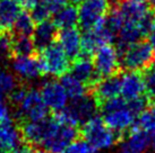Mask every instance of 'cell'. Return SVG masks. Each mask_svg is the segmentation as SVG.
I'll list each match as a JSON object with an SVG mask.
<instances>
[{"mask_svg":"<svg viewBox=\"0 0 155 153\" xmlns=\"http://www.w3.org/2000/svg\"><path fill=\"white\" fill-rule=\"evenodd\" d=\"M96 109L97 105L93 96L86 94L73 99L69 105H66L60 111H56L54 116L60 123L79 126L96 115Z\"/></svg>","mask_w":155,"mask_h":153,"instance_id":"1","label":"cell"},{"mask_svg":"<svg viewBox=\"0 0 155 153\" xmlns=\"http://www.w3.org/2000/svg\"><path fill=\"white\" fill-rule=\"evenodd\" d=\"M81 137L87 141L96 150L109 149L113 144L119 143V136L107 126L100 115H94L81 125Z\"/></svg>","mask_w":155,"mask_h":153,"instance_id":"2","label":"cell"},{"mask_svg":"<svg viewBox=\"0 0 155 153\" xmlns=\"http://www.w3.org/2000/svg\"><path fill=\"white\" fill-rule=\"evenodd\" d=\"M155 62V52L148 41L140 39L128 46L120 55L121 70L143 71Z\"/></svg>","mask_w":155,"mask_h":153,"instance_id":"3","label":"cell"},{"mask_svg":"<svg viewBox=\"0 0 155 153\" xmlns=\"http://www.w3.org/2000/svg\"><path fill=\"white\" fill-rule=\"evenodd\" d=\"M38 59L42 76L48 74L60 78L62 74L68 72L70 67V60L60 45L56 42L41 50Z\"/></svg>","mask_w":155,"mask_h":153,"instance_id":"4","label":"cell"},{"mask_svg":"<svg viewBox=\"0 0 155 153\" xmlns=\"http://www.w3.org/2000/svg\"><path fill=\"white\" fill-rule=\"evenodd\" d=\"M59 124L60 122L56 118V116H47L39 120H23L17 125L21 130L23 140L26 143L31 144L32 146H42V144L57 130Z\"/></svg>","mask_w":155,"mask_h":153,"instance_id":"5","label":"cell"},{"mask_svg":"<svg viewBox=\"0 0 155 153\" xmlns=\"http://www.w3.org/2000/svg\"><path fill=\"white\" fill-rule=\"evenodd\" d=\"M117 0H84L79 4L78 25L81 30H91L99 25Z\"/></svg>","mask_w":155,"mask_h":153,"instance_id":"6","label":"cell"},{"mask_svg":"<svg viewBox=\"0 0 155 153\" xmlns=\"http://www.w3.org/2000/svg\"><path fill=\"white\" fill-rule=\"evenodd\" d=\"M16 108V122L23 120H39L48 116L49 108L44 104L39 90L28 88L25 97Z\"/></svg>","mask_w":155,"mask_h":153,"instance_id":"7","label":"cell"},{"mask_svg":"<svg viewBox=\"0 0 155 153\" xmlns=\"http://www.w3.org/2000/svg\"><path fill=\"white\" fill-rule=\"evenodd\" d=\"M95 72L100 78L112 76L121 71L120 56L114 45L104 44L92 55Z\"/></svg>","mask_w":155,"mask_h":153,"instance_id":"8","label":"cell"},{"mask_svg":"<svg viewBox=\"0 0 155 153\" xmlns=\"http://www.w3.org/2000/svg\"><path fill=\"white\" fill-rule=\"evenodd\" d=\"M78 137H81V131L78 126L60 123L42 146L53 153H62L64 150Z\"/></svg>","mask_w":155,"mask_h":153,"instance_id":"9","label":"cell"},{"mask_svg":"<svg viewBox=\"0 0 155 153\" xmlns=\"http://www.w3.org/2000/svg\"><path fill=\"white\" fill-rule=\"evenodd\" d=\"M102 118H103L104 123L107 124V126L111 128L112 131L119 136V140H120L119 142H121L125 139V136L129 133L130 128L137 117L131 113V111L126 105L122 108L103 114Z\"/></svg>","mask_w":155,"mask_h":153,"instance_id":"10","label":"cell"},{"mask_svg":"<svg viewBox=\"0 0 155 153\" xmlns=\"http://www.w3.org/2000/svg\"><path fill=\"white\" fill-rule=\"evenodd\" d=\"M121 72H122V70L120 72L114 73L112 76L101 78L90 90V94L94 98L97 108L102 102L114 97H118V95L120 94Z\"/></svg>","mask_w":155,"mask_h":153,"instance_id":"11","label":"cell"},{"mask_svg":"<svg viewBox=\"0 0 155 153\" xmlns=\"http://www.w3.org/2000/svg\"><path fill=\"white\" fill-rule=\"evenodd\" d=\"M69 73H71L75 78H77L79 81H82L84 85L90 90L93 88V86L101 79L97 73L95 72L94 64L92 61V58L85 55L78 56L77 59L71 61V64L69 67Z\"/></svg>","mask_w":155,"mask_h":153,"instance_id":"12","label":"cell"},{"mask_svg":"<svg viewBox=\"0 0 155 153\" xmlns=\"http://www.w3.org/2000/svg\"><path fill=\"white\" fill-rule=\"evenodd\" d=\"M40 94L48 108L53 111H60L67 105L68 95L59 81L49 80L44 82L40 89Z\"/></svg>","mask_w":155,"mask_h":153,"instance_id":"13","label":"cell"},{"mask_svg":"<svg viewBox=\"0 0 155 153\" xmlns=\"http://www.w3.org/2000/svg\"><path fill=\"white\" fill-rule=\"evenodd\" d=\"M152 133L131 126L129 133L119 142L120 153H144L151 146Z\"/></svg>","mask_w":155,"mask_h":153,"instance_id":"14","label":"cell"},{"mask_svg":"<svg viewBox=\"0 0 155 153\" xmlns=\"http://www.w3.org/2000/svg\"><path fill=\"white\" fill-rule=\"evenodd\" d=\"M120 94H122V98L126 100H131L145 95L142 71L122 70Z\"/></svg>","mask_w":155,"mask_h":153,"instance_id":"15","label":"cell"},{"mask_svg":"<svg viewBox=\"0 0 155 153\" xmlns=\"http://www.w3.org/2000/svg\"><path fill=\"white\" fill-rule=\"evenodd\" d=\"M12 68L15 76L24 81L35 80L40 76H42L39 59L35 55L13 56Z\"/></svg>","mask_w":155,"mask_h":153,"instance_id":"16","label":"cell"},{"mask_svg":"<svg viewBox=\"0 0 155 153\" xmlns=\"http://www.w3.org/2000/svg\"><path fill=\"white\" fill-rule=\"evenodd\" d=\"M81 32L77 27L61 28L57 33L56 39L61 48L65 51L68 59L74 61L81 55Z\"/></svg>","mask_w":155,"mask_h":153,"instance_id":"17","label":"cell"},{"mask_svg":"<svg viewBox=\"0 0 155 153\" xmlns=\"http://www.w3.org/2000/svg\"><path fill=\"white\" fill-rule=\"evenodd\" d=\"M22 142L24 140L18 125H15L12 120L0 123V150L2 152L9 153Z\"/></svg>","mask_w":155,"mask_h":153,"instance_id":"18","label":"cell"},{"mask_svg":"<svg viewBox=\"0 0 155 153\" xmlns=\"http://www.w3.org/2000/svg\"><path fill=\"white\" fill-rule=\"evenodd\" d=\"M57 27L53 21L45 19L43 21L38 23V26L34 27V30L32 33V39L34 43V46L36 51H41L51 43L54 42L58 33Z\"/></svg>","mask_w":155,"mask_h":153,"instance_id":"19","label":"cell"},{"mask_svg":"<svg viewBox=\"0 0 155 153\" xmlns=\"http://www.w3.org/2000/svg\"><path fill=\"white\" fill-rule=\"evenodd\" d=\"M116 6L121 13L125 23H136L146 15L150 10L145 1H135V0H117Z\"/></svg>","mask_w":155,"mask_h":153,"instance_id":"20","label":"cell"},{"mask_svg":"<svg viewBox=\"0 0 155 153\" xmlns=\"http://www.w3.org/2000/svg\"><path fill=\"white\" fill-rule=\"evenodd\" d=\"M145 35L143 33V30H140V27L136 23H125L122 27L120 28L119 33L116 37V48L119 56L121 55V53L125 51L128 46H130L131 44L138 42L143 39Z\"/></svg>","mask_w":155,"mask_h":153,"instance_id":"21","label":"cell"},{"mask_svg":"<svg viewBox=\"0 0 155 153\" xmlns=\"http://www.w3.org/2000/svg\"><path fill=\"white\" fill-rule=\"evenodd\" d=\"M52 15L53 24L60 30L74 27L78 24V10L75 5H64L59 9H57Z\"/></svg>","mask_w":155,"mask_h":153,"instance_id":"22","label":"cell"},{"mask_svg":"<svg viewBox=\"0 0 155 153\" xmlns=\"http://www.w3.org/2000/svg\"><path fill=\"white\" fill-rule=\"evenodd\" d=\"M21 13V7L15 0H0V21L2 30H10Z\"/></svg>","mask_w":155,"mask_h":153,"instance_id":"23","label":"cell"},{"mask_svg":"<svg viewBox=\"0 0 155 153\" xmlns=\"http://www.w3.org/2000/svg\"><path fill=\"white\" fill-rule=\"evenodd\" d=\"M60 83L65 88L66 92L68 95L69 98L75 99L81 96H84L88 92V88L83 83L82 81H79L77 78L71 74V73L66 72L60 76Z\"/></svg>","mask_w":155,"mask_h":153,"instance_id":"24","label":"cell"},{"mask_svg":"<svg viewBox=\"0 0 155 153\" xmlns=\"http://www.w3.org/2000/svg\"><path fill=\"white\" fill-rule=\"evenodd\" d=\"M36 48L31 36L26 35H14L12 42V58L13 56L35 55ZM10 58V59H12Z\"/></svg>","mask_w":155,"mask_h":153,"instance_id":"25","label":"cell"},{"mask_svg":"<svg viewBox=\"0 0 155 153\" xmlns=\"http://www.w3.org/2000/svg\"><path fill=\"white\" fill-rule=\"evenodd\" d=\"M35 27V21L27 11H21L14 21L12 30L14 35H26L31 36Z\"/></svg>","mask_w":155,"mask_h":153,"instance_id":"26","label":"cell"},{"mask_svg":"<svg viewBox=\"0 0 155 153\" xmlns=\"http://www.w3.org/2000/svg\"><path fill=\"white\" fill-rule=\"evenodd\" d=\"M137 118V120H135L133 124L134 127L142 128L151 133L155 132V102L150 104Z\"/></svg>","mask_w":155,"mask_h":153,"instance_id":"27","label":"cell"},{"mask_svg":"<svg viewBox=\"0 0 155 153\" xmlns=\"http://www.w3.org/2000/svg\"><path fill=\"white\" fill-rule=\"evenodd\" d=\"M144 87H145V96L150 104L155 102V62L152 63L148 68L142 71Z\"/></svg>","mask_w":155,"mask_h":153,"instance_id":"28","label":"cell"},{"mask_svg":"<svg viewBox=\"0 0 155 153\" xmlns=\"http://www.w3.org/2000/svg\"><path fill=\"white\" fill-rule=\"evenodd\" d=\"M17 85L16 76L13 73L0 68V96L8 95Z\"/></svg>","mask_w":155,"mask_h":153,"instance_id":"29","label":"cell"},{"mask_svg":"<svg viewBox=\"0 0 155 153\" xmlns=\"http://www.w3.org/2000/svg\"><path fill=\"white\" fill-rule=\"evenodd\" d=\"M97 150L85 141L83 137H78L77 140L73 141L64 150L62 153H96Z\"/></svg>","mask_w":155,"mask_h":153,"instance_id":"30","label":"cell"},{"mask_svg":"<svg viewBox=\"0 0 155 153\" xmlns=\"http://www.w3.org/2000/svg\"><path fill=\"white\" fill-rule=\"evenodd\" d=\"M12 42L13 33L9 30H0V60L12 58Z\"/></svg>","mask_w":155,"mask_h":153,"instance_id":"31","label":"cell"},{"mask_svg":"<svg viewBox=\"0 0 155 153\" xmlns=\"http://www.w3.org/2000/svg\"><path fill=\"white\" fill-rule=\"evenodd\" d=\"M30 10L31 16L35 23H40V21H43L45 19H49V17L52 15V10L43 0H39V2Z\"/></svg>","mask_w":155,"mask_h":153,"instance_id":"32","label":"cell"},{"mask_svg":"<svg viewBox=\"0 0 155 153\" xmlns=\"http://www.w3.org/2000/svg\"><path fill=\"white\" fill-rule=\"evenodd\" d=\"M27 87L24 85H17L15 88H14L8 94V98L10 104L13 105L14 107H17L21 101L23 100V98L25 97L26 92H27Z\"/></svg>","mask_w":155,"mask_h":153,"instance_id":"33","label":"cell"},{"mask_svg":"<svg viewBox=\"0 0 155 153\" xmlns=\"http://www.w3.org/2000/svg\"><path fill=\"white\" fill-rule=\"evenodd\" d=\"M7 120H12L10 109H9L8 104L2 98V96H0V123L1 122H7Z\"/></svg>","mask_w":155,"mask_h":153,"instance_id":"34","label":"cell"},{"mask_svg":"<svg viewBox=\"0 0 155 153\" xmlns=\"http://www.w3.org/2000/svg\"><path fill=\"white\" fill-rule=\"evenodd\" d=\"M44 2H47L48 6L50 7V9L52 10V14L56 11L57 9H59L61 6L67 4L68 0H43Z\"/></svg>","mask_w":155,"mask_h":153,"instance_id":"35","label":"cell"},{"mask_svg":"<svg viewBox=\"0 0 155 153\" xmlns=\"http://www.w3.org/2000/svg\"><path fill=\"white\" fill-rule=\"evenodd\" d=\"M19 7L24 9H32L35 5L39 2V0H15Z\"/></svg>","mask_w":155,"mask_h":153,"instance_id":"36","label":"cell"},{"mask_svg":"<svg viewBox=\"0 0 155 153\" xmlns=\"http://www.w3.org/2000/svg\"><path fill=\"white\" fill-rule=\"evenodd\" d=\"M147 37H148V42L151 44V46L153 47L155 52V26H153V28L150 30V33L147 34Z\"/></svg>","mask_w":155,"mask_h":153,"instance_id":"37","label":"cell"},{"mask_svg":"<svg viewBox=\"0 0 155 153\" xmlns=\"http://www.w3.org/2000/svg\"><path fill=\"white\" fill-rule=\"evenodd\" d=\"M32 153H53V152H51V151H49V150H47V149H39V150H36V151L33 150Z\"/></svg>","mask_w":155,"mask_h":153,"instance_id":"38","label":"cell"},{"mask_svg":"<svg viewBox=\"0 0 155 153\" xmlns=\"http://www.w3.org/2000/svg\"><path fill=\"white\" fill-rule=\"evenodd\" d=\"M148 6H150V8L151 9H155V0H146Z\"/></svg>","mask_w":155,"mask_h":153,"instance_id":"39","label":"cell"},{"mask_svg":"<svg viewBox=\"0 0 155 153\" xmlns=\"http://www.w3.org/2000/svg\"><path fill=\"white\" fill-rule=\"evenodd\" d=\"M151 146L152 149H153V151L155 152V134L154 136H152V140H151Z\"/></svg>","mask_w":155,"mask_h":153,"instance_id":"40","label":"cell"},{"mask_svg":"<svg viewBox=\"0 0 155 153\" xmlns=\"http://www.w3.org/2000/svg\"><path fill=\"white\" fill-rule=\"evenodd\" d=\"M82 1H84V0H71L73 4H81Z\"/></svg>","mask_w":155,"mask_h":153,"instance_id":"41","label":"cell"},{"mask_svg":"<svg viewBox=\"0 0 155 153\" xmlns=\"http://www.w3.org/2000/svg\"><path fill=\"white\" fill-rule=\"evenodd\" d=\"M153 26H155V9H153Z\"/></svg>","mask_w":155,"mask_h":153,"instance_id":"42","label":"cell"},{"mask_svg":"<svg viewBox=\"0 0 155 153\" xmlns=\"http://www.w3.org/2000/svg\"><path fill=\"white\" fill-rule=\"evenodd\" d=\"M0 30H2V26H1V21H0Z\"/></svg>","mask_w":155,"mask_h":153,"instance_id":"43","label":"cell"},{"mask_svg":"<svg viewBox=\"0 0 155 153\" xmlns=\"http://www.w3.org/2000/svg\"><path fill=\"white\" fill-rule=\"evenodd\" d=\"M135 1H146V0H135Z\"/></svg>","mask_w":155,"mask_h":153,"instance_id":"44","label":"cell"},{"mask_svg":"<svg viewBox=\"0 0 155 153\" xmlns=\"http://www.w3.org/2000/svg\"><path fill=\"white\" fill-rule=\"evenodd\" d=\"M0 153H4V152H2V151H1V150H0Z\"/></svg>","mask_w":155,"mask_h":153,"instance_id":"45","label":"cell"}]
</instances>
